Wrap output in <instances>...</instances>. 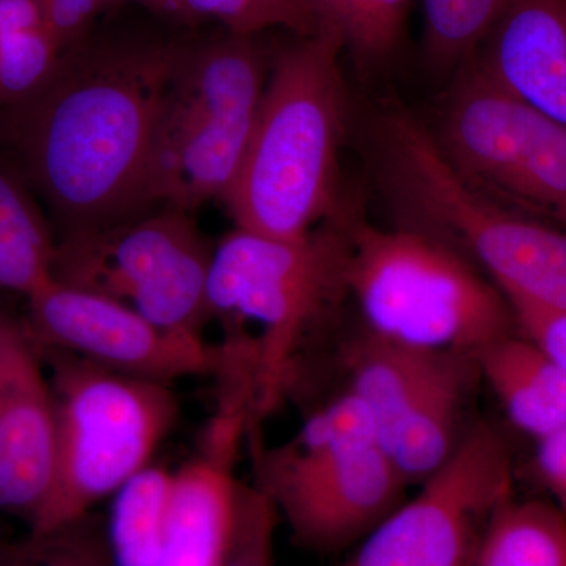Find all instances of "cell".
Wrapping results in <instances>:
<instances>
[{
    "mask_svg": "<svg viewBox=\"0 0 566 566\" xmlns=\"http://www.w3.org/2000/svg\"><path fill=\"white\" fill-rule=\"evenodd\" d=\"M189 39L92 31L3 134L65 234L144 214L153 139Z\"/></svg>",
    "mask_w": 566,
    "mask_h": 566,
    "instance_id": "obj_1",
    "label": "cell"
},
{
    "mask_svg": "<svg viewBox=\"0 0 566 566\" xmlns=\"http://www.w3.org/2000/svg\"><path fill=\"white\" fill-rule=\"evenodd\" d=\"M334 32L296 36L275 55L240 172L223 196L237 229L300 240L335 205L346 93Z\"/></svg>",
    "mask_w": 566,
    "mask_h": 566,
    "instance_id": "obj_2",
    "label": "cell"
},
{
    "mask_svg": "<svg viewBox=\"0 0 566 566\" xmlns=\"http://www.w3.org/2000/svg\"><path fill=\"white\" fill-rule=\"evenodd\" d=\"M344 230L346 293L370 333L471 357L517 333L504 293L449 245L403 226L344 222Z\"/></svg>",
    "mask_w": 566,
    "mask_h": 566,
    "instance_id": "obj_3",
    "label": "cell"
},
{
    "mask_svg": "<svg viewBox=\"0 0 566 566\" xmlns=\"http://www.w3.org/2000/svg\"><path fill=\"white\" fill-rule=\"evenodd\" d=\"M256 36L189 40L153 139L147 207L192 211L223 199L240 172L266 88Z\"/></svg>",
    "mask_w": 566,
    "mask_h": 566,
    "instance_id": "obj_4",
    "label": "cell"
},
{
    "mask_svg": "<svg viewBox=\"0 0 566 566\" xmlns=\"http://www.w3.org/2000/svg\"><path fill=\"white\" fill-rule=\"evenodd\" d=\"M57 409V449L46 501L29 523L50 532L91 515L128 480L150 465L174 428L178 403L169 385L109 370L51 349Z\"/></svg>",
    "mask_w": 566,
    "mask_h": 566,
    "instance_id": "obj_5",
    "label": "cell"
},
{
    "mask_svg": "<svg viewBox=\"0 0 566 566\" xmlns=\"http://www.w3.org/2000/svg\"><path fill=\"white\" fill-rule=\"evenodd\" d=\"M344 223L319 227L300 240L237 229L216 245L208 275L212 316L251 322L255 342L253 422L285 392L303 338L346 293Z\"/></svg>",
    "mask_w": 566,
    "mask_h": 566,
    "instance_id": "obj_6",
    "label": "cell"
},
{
    "mask_svg": "<svg viewBox=\"0 0 566 566\" xmlns=\"http://www.w3.org/2000/svg\"><path fill=\"white\" fill-rule=\"evenodd\" d=\"M457 73L434 137L447 163L488 199L566 229V126L472 63Z\"/></svg>",
    "mask_w": 566,
    "mask_h": 566,
    "instance_id": "obj_7",
    "label": "cell"
},
{
    "mask_svg": "<svg viewBox=\"0 0 566 566\" xmlns=\"http://www.w3.org/2000/svg\"><path fill=\"white\" fill-rule=\"evenodd\" d=\"M210 243L189 212L166 208L128 221L63 234L55 281L103 294L172 333L203 335Z\"/></svg>",
    "mask_w": 566,
    "mask_h": 566,
    "instance_id": "obj_8",
    "label": "cell"
},
{
    "mask_svg": "<svg viewBox=\"0 0 566 566\" xmlns=\"http://www.w3.org/2000/svg\"><path fill=\"white\" fill-rule=\"evenodd\" d=\"M419 486L340 566H474L491 517L515 494L509 442L491 424H475Z\"/></svg>",
    "mask_w": 566,
    "mask_h": 566,
    "instance_id": "obj_9",
    "label": "cell"
},
{
    "mask_svg": "<svg viewBox=\"0 0 566 566\" xmlns=\"http://www.w3.org/2000/svg\"><path fill=\"white\" fill-rule=\"evenodd\" d=\"M28 300L25 324L40 349L137 378L164 385L188 376L218 378L232 353L230 340L211 345L203 335L163 329L125 304L55 279Z\"/></svg>",
    "mask_w": 566,
    "mask_h": 566,
    "instance_id": "obj_10",
    "label": "cell"
},
{
    "mask_svg": "<svg viewBox=\"0 0 566 566\" xmlns=\"http://www.w3.org/2000/svg\"><path fill=\"white\" fill-rule=\"evenodd\" d=\"M221 395L199 447L174 474L172 497L153 566H221L232 538L237 490L234 461L253 422L251 370L219 376Z\"/></svg>",
    "mask_w": 566,
    "mask_h": 566,
    "instance_id": "obj_11",
    "label": "cell"
},
{
    "mask_svg": "<svg viewBox=\"0 0 566 566\" xmlns=\"http://www.w3.org/2000/svg\"><path fill=\"white\" fill-rule=\"evenodd\" d=\"M294 542L334 553L360 542L405 501L408 485L385 450L365 447L253 482Z\"/></svg>",
    "mask_w": 566,
    "mask_h": 566,
    "instance_id": "obj_12",
    "label": "cell"
},
{
    "mask_svg": "<svg viewBox=\"0 0 566 566\" xmlns=\"http://www.w3.org/2000/svg\"><path fill=\"white\" fill-rule=\"evenodd\" d=\"M57 449L50 375L25 319L0 311V513L28 524L46 501Z\"/></svg>",
    "mask_w": 566,
    "mask_h": 566,
    "instance_id": "obj_13",
    "label": "cell"
},
{
    "mask_svg": "<svg viewBox=\"0 0 566 566\" xmlns=\"http://www.w3.org/2000/svg\"><path fill=\"white\" fill-rule=\"evenodd\" d=\"M468 63L566 126V0H510Z\"/></svg>",
    "mask_w": 566,
    "mask_h": 566,
    "instance_id": "obj_14",
    "label": "cell"
},
{
    "mask_svg": "<svg viewBox=\"0 0 566 566\" xmlns=\"http://www.w3.org/2000/svg\"><path fill=\"white\" fill-rule=\"evenodd\" d=\"M475 378L474 357L450 354L387 436L382 450L406 485H422L457 452Z\"/></svg>",
    "mask_w": 566,
    "mask_h": 566,
    "instance_id": "obj_15",
    "label": "cell"
},
{
    "mask_svg": "<svg viewBox=\"0 0 566 566\" xmlns=\"http://www.w3.org/2000/svg\"><path fill=\"white\" fill-rule=\"evenodd\" d=\"M474 359L521 431L539 439L566 424V371L526 335L501 338Z\"/></svg>",
    "mask_w": 566,
    "mask_h": 566,
    "instance_id": "obj_16",
    "label": "cell"
},
{
    "mask_svg": "<svg viewBox=\"0 0 566 566\" xmlns=\"http://www.w3.org/2000/svg\"><path fill=\"white\" fill-rule=\"evenodd\" d=\"M450 354L455 353L427 352L397 344L367 329L345 346L348 392L363 403L374 420L381 449L395 423Z\"/></svg>",
    "mask_w": 566,
    "mask_h": 566,
    "instance_id": "obj_17",
    "label": "cell"
},
{
    "mask_svg": "<svg viewBox=\"0 0 566 566\" xmlns=\"http://www.w3.org/2000/svg\"><path fill=\"white\" fill-rule=\"evenodd\" d=\"M55 244L22 177L0 161V290L29 296L52 281Z\"/></svg>",
    "mask_w": 566,
    "mask_h": 566,
    "instance_id": "obj_18",
    "label": "cell"
},
{
    "mask_svg": "<svg viewBox=\"0 0 566 566\" xmlns=\"http://www.w3.org/2000/svg\"><path fill=\"white\" fill-rule=\"evenodd\" d=\"M474 566H566L565 510L513 494L491 517Z\"/></svg>",
    "mask_w": 566,
    "mask_h": 566,
    "instance_id": "obj_19",
    "label": "cell"
},
{
    "mask_svg": "<svg viewBox=\"0 0 566 566\" xmlns=\"http://www.w3.org/2000/svg\"><path fill=\"white\" fill-rule=\"evenodd\" d=\"M316 29L334 32L360 70H379L400 55L415 0H304Z\"/></svg>",
    "mask_w": 566,
    "mask_h": 566,
    "instance_id": "obj_20",
    "label": "cell"
},
{
    "mask_svg": "<svg viewBox=\"0 0 566 566\" xmlns=\"http://www.w3.org/2000/svg\"><path fill=\"white\" fill-rule=\"evenodd\" d=\"M174 474L148 465L112 499L106 535L112 566H153L161 547Z\"/></svg>",
    "mask_w": 566,
    "mask_h": 566,
    "instance_id": "obj_21",
    "label": "cell"
},
{
    "mask_svg": "<svg viewBox=\"0 0 566 566\" xmlns=\"http://www.w3.org/2000/svg\"><path fill=\"white\" fill-rule=\"evenodd\" d=\"M510 0H422L423 59L438 73L471 61Z\"/></svg>",
    "mask_w": 566,
    "mask_h": 566,
    "instance_id": "obj_22",
    "label": "cell"
},
{
    "mask_svg": "<svg viewBox=\"0 0 566 566\" xmlns=\"http://www.w3.org/2000/svg\"><path fill=\"white\" fill-rule=\"evenodd\" d=\"M0 566H112L106 528L88 515L55 531L0 539Z\"/></svg>",
    "mask_w": 566,
    "mask_h": 566,
    "instance_id": "obj_23",
    "label": "cell"
},
{
    "mask_svg": "<svg viewBox=\"0 0 566 566\" xmlns=\"http://www.w3.org/2000/svg\"><path fill=\"white\" fill-rule=\"evenodd\" d=\"M63 50L46 24L0 39V107L13 109L51 81Z\"/></svg>",
    "mask_w": 566,
    "mask_h": 566,
    "instance_id": "obj_24",
    "label": "cell"
},
{
    "mask_svg": "<svg viewBox=\"0 0 566 566\" xmlns=\"http://www.w3.org/2000/svg\"><path fill=\"white\" fill-rule=\"evenodd\" d=\"M196 22L212 18L227 32L259 36L282 29L296 36L315 33L316 25L304 0H185Z\"/></svg>",
    "mask_w": 566,
    "mask_h": 566,
    "instance_id": "obj_25",
    "label": "cell"
},
{
    "mask_svg": "<svg viewBox=\"0 0 566 566\" xmlns=\"http://www.w3.org/2000/svg\"><path fill=\"white\" fill-rule=\"evenodd\" d=\"M277 513L255 485L238 483L232 538L221 566H274Z\"/></svg>",
    "mask_w": 566,
    "mask_h": 566,
    "instance_id": "obj_26",
    "label": "cell"
},
{
    "mask_svg": "<svg viewBox=\"0 0 566 566\" xmlns=\"http://www.w3.org/2000/svg\"><path fill=\"white\" fill-rule=\"evenodd\" d=\"M517 331L545 349L566 371V314L536 305L509 301Z\"/></svg>",
    "mask_w": 566,
    "mask_h": 566,
    "instance_id": "obj_27",
    "label": "cell"
},
{
    "mask_svg": "<svg viewBox=\"0 0 566 566\" xmlns=\"http://www.w3.org/2000/svg\"><path fill=\"white\" fill-rule=\"evenodd\" d=\"M535 468L543 483L558 497L566 488V424L538 439Z\"/></svg>",
    "mask_w": 566,
    "mask_h": 566,
    "instance_id": "obj_28",
    "label": "cell"
},
{
    "mask_svg": "<svg viewBox=\"0 0 566 566\" xmlns=\"http://www.w3.org/2000/svg\"><path fill=\"white\" fill-rule=\"evenodd\" d=\"M43 24L40 0H0V39Z\"/></svg>",
    "mask_w": 566,
    "mask_h": 566,
    "instance_id": "obj_29",
    "label": "cell"
},
{
    "mask_svg": "<svg viewBox=\"0 0 566 566\" xmlns=\"http://www.w3.org/2000/svg\"><path fill=\"white\" fill-rule=\"evenodd\" d=\"M118 2H120V6L126 2L137 3L144 9L150 10L151 13L175 22V24H196L191 13L186 9L185 0H118Z\"/></svg>",
    "mask_w": 566,
    "mask_h": 566,
    "instance_id": "obj_30",
    "label": "cell"
},
{
    "mask_svg": "<svg viewBox=\"0 0 566 566\" xmlns=\"http://www.w3.org/2000/svg\"><path fill=\"white\" fill-rule=\"evenodd\" d=\"M557 499H558V502H560L562 509H564L565 512H566V488H565L564 491H562V494L558 495Z\"/></svg>",
    "mask_w": 566,
    "mask_h": 566,
    "instance_id": "obj_31",
    "label": "cell"
}]
</instances>
